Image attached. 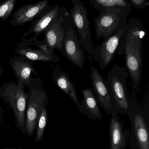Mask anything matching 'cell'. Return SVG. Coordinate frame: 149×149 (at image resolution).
<instances>
[{
	"instance_id": "obj_14",
	"label": "cell",
	"mask_w": 149,
	"mask_h": 149,
	"mask_svg": "<svg viewBox=\"0 0 149 149\" xmlns=\"http://www.w3.org/2000/svg\"><path fill=\"white\" fill-rule=\"evenodd\" d=\"M49 0H43L36 4L22 6L16 11L12 18V24L22 25L32 20L47 6Z\"/></svg>"
},
{
	"instance_id": "obj_3",
	"label": "cell",
	"mask_w": 149,
	"mask_h": 149,
	"mask_svg": "<svg viewBox=\"0 0 149 149\" xmlns=\"http://www.w3.org/2000/svg\"><path fill=\"white\" fill-rule=\"evenodd\" d=\"M131 135L129 146L131 149H149V122L148 113L138 105L135 93L130 95L128 113Z\"/></svg>"
},
{
	"instance_id": "obj_1",
	"label": "cell",
	"mask_w": 149,
	"mask_h": 149,
	"mask_svg": "<svg viewBox=\"0 0 149 149\" xmlns=\"http://www.w3.org/2000/svg\"><path fill=\"white\" fill-rule=\"evenodd\" d=\"M145 32L141 24L125 26L124 40L126 68L132 80L134 93L140 89L142 75L143 41Z\"/></svg>"
},
{
	"instance_id": "obj_2",
	"label": "cell",
	"mask_w": 149,
	"mask_h": 149,
	"mask_svg": "<svg viewBox=\"0 0 149 149\" xmlns=\"http://www.w3.org/2000/svg\"><path fill=\"white\" fill-rule=\"evenodd\" d=\"M129 74L126 67L114 64L107 76L106 83L111 102L119 113L127 115L130 95L127 87Z\"/></svg>"
},
{
	"instance_id": "obj_22",
	"label": "cell",
	"mask_w": 149,
	"mask_h": 149,
	"mask_svg": "<svg viewBox=\"0 0 149 149\" xmlns=\"http://www.w3.org/2000/svg\"><path fill=\"white\" fill-rule=\"evenodd\" d=\"M134 6L138 8H143L148 5L149 3L147 0H130Z\"/></svg>"
},
{
	"instance_id": "obj_25",
	"label": "cell",
	"mask_w": 149,
	"mask_h": 149,
	"mask_svg": "<svg viewBox=\"0 0 149 149\" xmlns=\"http://www.w3.org/2000/svg\"><path fill=\"white\" fill-rule=\"evenodd\" d=\"M0 72H1V71H0Z\"/></svg>"
},
{
	"instance_id": "obj_17",
	"label": "cell",
	"mask_w": 149,
	"mask_h": 149,
	"mask_svg": "<svg viewBox=\"0 0 149 149\" xmlns=\"http://www.w3.org/2000/svg\"><path fill=\"white\" fill-rule=\"evenodd\" d=\"M17 53L24 56L33 61H41L45 62H58L60 60L59 57L54 53L48 54L42 50L33 49L30 48H23L16 50Z\"/></svg>"
},
{
	"instance_id": "obj_20",
	"label": "cell",
	"mask_w": 149,
	"mask_h": 149,
	"mask_svg": "<svg viewBox=\"0 0 149 149\" xmlns=\"http://www.w3.org/2000/svg\"><path fill=\"white\" fill-rule=\"evenodd\" d=\"M48 121V113L47 109L44 108L41 112L36 127V133L35 141L38 143L43 140L44 133Z\"/></svg>"
},
{
	"instance_id": "obj_24",
	"label": "cell",
	"mask_w": 149,
	"mask_h": 149,
	"mask_svg": "<svg viewBox=\"0 0 149 149\" xmlns=\"http://www.w3.org/2000/svg\"><path fill=\"white\" fill-rule=\"evenodd\" d=\"M2 120V115L0 109V125L1 123Z\"/></svg>"
},
{
	"instance_id": "obj_16",
	"label": "cell",
	"mask_w": 149,
	"mask_h": 149,
	"mask_svg": "<svg viewBox=\"0 0 149 149\" xmlns=\"http://www.w3.org/2000/svg\"><path fill=\"white\" fill-rule=\"evenodd\" d=\"M11 65L16 75L17 86L23 87L24 84L28 85L30 82L31 73L33 71L32 66L27 62L17 60L12 61Z\"/></svg>"
},
{
	"instance_id": "obj_13",
	"label": "cell",
	"mask_w": 149,
	"mask_h": 149,
	"mask_svg": "<svg viewBox=\"0 0 149 149\" xmlns=\"http://www.w3.org/2000/svg\"><path fill=\"white\" fill-rule=\"evenodd\" d=\"M64 21L63 18L56 19L47 29L45 33V42L46 45L51 51L54 49L63 52V45L66 36V31L61 25Z\"/></svg>"
},
{
	"instance_id": "obj_15",
	"label": "cell",
	"mask_w": 149,
	"mask_h": 149,
	"mask_svg": "<svg viewBox=\"0 0 149 149\" xmlns=\"http://www.w3.org/2000/svg\"><path fill=\"white\" fill-rule=\"evenodd\" d=\"M53 77L58 87L66 94L79 107L80 102L77 96L76 89L68 74L61 70L59 67H57L55 68Z\"/></svg>"
},
{
	"instance_id": "obj_10",
	"label": "cell",
	"mask_w": 149,
	"mask_h": 149,
	"mask_svg": "<svg viewBox=\"0 0 149 149\" xmlns=\"http://www.w3.org/2000/svg\"><path fill=\"white\" fill-rule=\"evenodd\" d=\"M91 78L92 89L98 103L107 113L111 114L115 109L112 105L106 80L94 66L91 68Z\"/></svg>"
},
{
	"instance_id": "obj_7",
	"label": "cell",
	"mask_w": 149,
	"mask_h": 149,
	"mask_svg": "<svg viewBox=\"0 0 149 149\" xmlns=\"http://www.w3.org/2000/svg\"><path fill=\"white\" fill-rule=\"evenodd\" d=\"M105 12L94 19L96 38L106 39L125 25L122 24L118 13L121 9L108 8Z\"/></svg>"
},
{
	"instance_id": "obj_23",
	"label": "cell",
	"mask_w": 149,
	"mask_h": 149,
	"mask_svg": "<svg viewBox=\"0 0 149 149\" xmlns=\"http://www.w3.org/2000/svg\"><path fill=\"white\" fill-rule=\"evenodd\" d=\"M2 149H23L22 147H20L18 148H3Z\"/></svg>"
},
{
	"instance_id": "obj_6",
	"label": "cell",
	"mask_w": 149,
	"mask_h": 149,
	"mask_svg": "<svg viewBox=\"0 0 149 149\" xmlns=\"http://www.w3.org/2000/svg\"><path fill=\"white\" fill-rule=\"evenodd\" d=\"M8 102L14 111L17 127L23 133L26 134V109L27 95L22 87L9 86L4 93Z\"/></svg>"
},
{
	"instance_id": "obj_18",
	"label": "cell",
	"mask_w": 149,
	"mask_h": 149,
	"mask_svg": "<svg viewBox=\"0 0 149 149\" xmlns=\"http://www.w3.org/2000/svg\"><path fill=\"white\" fill-rule=\"evenodd\" d=\"M59 7H57L45 15L37 22L32 28V32L39 33L43 31L51 24L52 22L56 20L58 15Z\"/></svg>"
},
{
	"instance_id": "obj_11",
	"label": "cell",
	"mask_w": 149,
	"mask_h": 149,
	"mask_svg": "<svg viewBox=\"0 0 149 149\" xmlns=\"http://www.w3.org/2000/svg\"><path fill=\"white\" fill-rule=\"evenodd\" d=\"M117 110L111 113L109 125V148L126 149L130 137L129 131L125 128L124 121L118 116Z\"/></svg>"
},
{
	"instance_id": "obj_5",
	"label": "cell",
	"mask_w": 149,
	"mask_h": 149,
	"mask_svg": "<svg viewBox=\"0 0 149 149\" xmlns=\"http://www.w3.org/2000/svg\"><path fill=\"white\" fill-rule=\"evenodd\" d=\"M47 102V94L43 89L31 88L26 113V133L29 137L33 136L36 129L39 116Z\"/></svg>"
},
{
	"instance_id": "obj_8",
	"label": "cell",
	"mask_w": 149,
	"mask_h": 149,
	"mask_svg": "<svg viewBox=\"0 0 149 149\" xmlns=\"http://www.w3.org/2000/svg\"><path fill=\"white\" fill-rule=\"evenodd\" d=\"M62 54L79 69L84 68L85 56L80 45L78 33L73 27L67 29L66 31Z\"/></svg>"
},
{
	"instance_id": "obj_4",
	"label": "cell",
	"mask_w": 149,
	"mask_h": 149,
	"mask_svg": "<svg viewBox=\"0 0 149 149\" xmlns=\"http://www.w3.org/2000/svg\"><path fill=\"white\" fill-rule=\"evenodd\" d=\"M72 1L73 8L71 10V15L79 36L80 45L84 50L93 56L96 61V48L92 44L86 8L80 0Z\"/></svg>"
},
{
	"instance_id": "obj_19",
	"label": "cell",
	"mask_w": 149,
	"mask_h": 149,
	"mask_svg": "<svg viewBox=\"0 0 149 149\" xmlns=\"http://www.w3.org/2000/svg\"><path fill=\"white\" fill-rule=\"evenodd\" d=\"M94 6L100 8H121L129 7L126 0H92Z\"/></svg>"
},
{
	"instance_id": "obj_12",
	"label": "cell",
	"mask_w": 149,
	"mask_h": 149,
	"mask_svg": "<svg viewBox=\"0 0 149 149\" xmlns=\"http://www.w3.org/2000/svg\"><path fill=\"white\" fill-rule=\"evenodd\" d=\"M82 93L83 98L78 107L80 112L92 120L103 119V115L92 88H85L82 90Z\"/></svg>"
},
{
	"instance_id": "obj_21",
	"label": "cell",
	"mask_w": 149,
	"mask_h": 149,
	"mask_svg": "<svg viewBox=\"0 0 149 149\" xmlns=\"http://www.w3.org/2000/svg\"><path fill=\"white\" fill-rule=\"evenodd\" d=\"M15 0H7L0 5V18L4 21L10 15L15 5Z\"/></svg>"
},
{
	"instance_id": "obj_9",
	"label": "cell",
	"mask_w": 149,
	"mask_h": 149,
	"mask_svg": "<svg viewBox=\"0 0 149 149\" xmlns=\"http://www.w3.org/2000/svg\"><path fill=\"white\" fill-rule=\"evenodd\" d=\"M125 27L104 39L101 44L96 48V61L99 62L101 70L106 69L112 62L122 40Z\"/></svg>"
}]
</instances>
